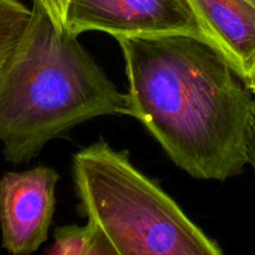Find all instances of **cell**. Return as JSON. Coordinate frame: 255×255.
<instances>
[{"label": "cell", "mask_w": 255, "mask_h": 255, "mask_svg": "<svg viewBox=\"0 0 255 255\" xmlns=\"http://www.w3.org/2000/svg\"><path fill=\"white\" fill-rule=\"evenodd\" d=\"M66 30L75 36L96 30L115 39L191 34L208 40L189 0H72Z\"/></svg>", "instance_id": "277c9868"}, {"label": "cell", "mask_w": 255, "mask_h": 255, "mask_svg": "<svg viewBox=\"0 0 255 255\" xmlns=\"http://www.w3.org/2000/svg\"><path fill=\"white\" fill-rule=\"evenodd\" d=\"M246 156L247 163L251 164L255 171V100L249 115L248 126L246 133Z\"/></svg>", "instance_id": "30bf717a"}, {"label": "cell", "mask_w": 255, "mask_h": 255, "mask_svg": "<svg viewBox=\"0 0 255 255\" xmlns=\"http://www.w3.org/2000/svg\"><path fill=\"white\" fill-rule=\"evenodd\" d=\"M247 86L249 87V90L252 91V94H253L255 96V70H254L253 75H252V77L249 79V81L247 82Z\"/></svg>", "instance_id": "8fae6325"}, {"label": "cell", "mask_w": 255, "mask_h": 255, "mask_svg": "<svg viewBox=\"0 0 255 255\" xmlns=\"http://www.w3.org/2000/svg\"><path fill=\"white\" fill-rule=\"evenodd\" d=\"M45 253L50 255H116L114 247L91 223L65 226L55 231V241Z\"/></svg>", "instance_id": "52a82bcc"}, {"label": "cell", "mask_w": 255, "mask_h": 255, "mask_svg": "<svg viewBox=\"0 0 255 255\" xmlns=\"http://www.w3.org/2000/svg\"><path fill=\"white\" fill-rule=\"evenodd\" d=\"M72 172L81 211L116 255L223 254L127 151L99 141L74 154Z\"/></svg>", "instance_id": "3957f363"}, {"label": "cell", "mask_w": 255, "mask_h": 255, "mask_svg": "<svg viewBox=\"0 0 255 255\" xmlns=\"http://www.w3.org/2000/svg\"><path fill=\"white\" fill-rule=\"evenodd\" d=\"M0 72V142L11 163L36 157L51 139L100 116L127 115L119 91L77 36L59 31L39 1Z\"/></svg>", "instance_id": "7a4b0ae2"}, {"label": "cell", "mask_w": 255, "mask_h": 255, "mask_svg": "<svg viewBox=\"0 0 255 255\" xmlns=\"http://www.w3.org/2000/svg\"><path fill=\"white\" fill-rule=\"evenodd\" d=\"M39 1L51 17L59 31H66V19L72 0H35Z\"/></svg>", "instance_id": "9c48e42d"}, {"label": "cell", "mask_w": 255, "mask_h": 255, "mask_svg": "<svg viewBox=\"0 0 255 255\" xmlns=\"http://www.w3.org/2000/svg\"><path fill=\"white\" fill-rule=\"evenodd\" d=\"M207 39L248 82L255 70V0H189Z\"/></svg>", "instance_id": "8992f818"}, {"label": "cell", "mask_w": 255, "mask_h": 255, "mask_svg": "<svg viewBox=\"0 0 255 255\" xmlns=\"http://www.w3.org/2000/svg\"><path fill=\"white\" fill-rule=\"evenodd\" d=\"M59 179V173L46 166L7 172L1 177L0 229L5 251L14 255H29L46 241Z\"/></svg>", "instance_id": "5b68a950"}, {"label": "cell", "mask_w": 255, "mask_h": 255, "mask_svg": "<svg viewBox=\"0 0 255 255\" xmlns=\"http://www.w3.org/2000/svg\"><path fill=\"white\" fill-rule=\"evenodd\" d=\"M116 40L128 80L127 116L138 120L194 178L239 176L254 99L226 56L191 34Z\"/></svg>", "instance_id": "6da1fadb"}, {"label": "cell", "mask_w": 255, "mask_h": 255, "mask_svg": "<svg viewBox=\"0 0 255 255\" xmlns=\"http://www.w3.org/2000/svg\"><path fill=\"white\" fill-rule=\"evenodd\" d=\"M32 17L20 0H0V72L16 51Z\"/></svg>", "instance_id": "ba28073f"}]
</instances>
